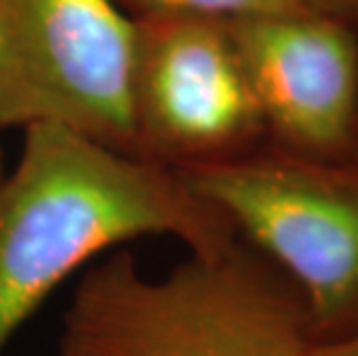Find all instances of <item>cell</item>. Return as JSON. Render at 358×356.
<instances>
[{"mask_svg": "<svg viewBox=\"0 0 358 356\" xmlns=\"http://www.w3.org/2000/svg\"><path fill=\"white\" fill-rule=\"evenodd\" d=\"M21 132L19 162L0 183V354L63 280L106 250L159 234L192 255L238 241L171 166L56 123Z\"/></svg>", "mask_w": 358, "mask_h": 356, "instance_id": "cell-1", "label": "cell"}, {"mask_svg": "<svg viewBox=\"0 0 358 356\" xmlns=\"http://www.w3.org/2000/svg\"><path fill=\"white\" fill-rule=\"evenodd\" d=\"M266 143L312 160L358 157V28L342 12L229 19Z\"/></svg>", "mask_w": 358, "mask_h": 356, "instance_id": "cell-6", "label": "cell"}, {"mask_svg": "<svg viewBox=\"0 0 358 356\" xmlns=\"http://www.w3.org/2000/svg\"><path fill=\"white\" fill-rule=\"evenodd\" d=\"M308 303L315 343L358 333V157L312 160L262 143L176 169Z\"/></svg>", "mask_w": 358, "mask_h": 356, "instance_id": "cell-3", "label": "cell"}, {"mask_svg": "<svg viewBox=\"0 0 358 356\" xmlns=\"http://www.w3.org/2000/svg\"><path fill=\"white\" fill-rule=\"evenodd\" d=\"M308 356H358V333L331 343H312Z\"/></svg>", "mask_w": 358, "mask_h": 356, "instance_id": "cell-8", "label": "cell"}, {"mask_svg": "<svg viewBox=\"0 0 358 356\" xmlns=\"http://www.w3.org/2000/svg\"><path fill=\"white\" fill-rule=\"evenodd\" d=\"M129 17L141 14H199L215 19H243L285 12H342L349 14L352 0H116Z\"/></svg>", "mask_w": 358, "mask_h": 356, "instance_id": "cell-7", "label": "cell"}, {"mask_svg": "<svg viewBox=\"0 0 358 356\" xmlns=\"http://www.w3.org/2000/svg\"><path fill=\"white\" fill-rule=\"evenodd\" d=\"M312 343L301 290L238 238L162 280L143 276L127 250L93 264L63 315L56 356H308Z\"/></svg>", "mask_w": 358, "mask_h": 356, "instance_id": "cell-2", "label": "cell"}, {"mask_svg": "<svg viewBox=\"0 0 358 356\" xmlns=\"http://www.w3.org/2000/svg\"><path fill=\"white\" fill-rule=\"evenodd\" d=\"M3 49H5V37H3V17H0V63H3Z\"/></svg>", "mask_w": 358, "mask_h": 356, "instance_id": "cell-10", "label": "cell"}, {"mask_svg": "<svg viewBox=\"0 0 358 356\" xmlns=\"http://www.w3.org/2000/svg\"><path fill=\"white\" fill-rule=\"evenodd\" d=\"M349 17H352V21L358 28V0H352V10H349Z\"/></svg>", "mask_w": 358, "mask_h": 356, "instance_id": "cell-9", "label": "cell"}, {"mask_svg": "<svg viewBox=\"0 0 358 356\" xmlns=\"http://www.w3.org/2000/svg\"><path fill=\"white\" fill-rule=\"evenodd\" d=\"M0 132L33 123L136 155L134 19L116 0H0Z\"/></svg>", "mask_w": 358, "mask_h": 356, "instance_id": "cell-4", "label": "cell"}, {"mask_svg": "<svg viewBox=\"0 0 358 356\" xmlns=\"http://www.w3.org/2000/svg\"><path fill=\"white\" fill-rule=\"evenodd\" d=\"M5 178V164H3V148H0V183Z\"/></svg>", "mask_w": 358, "mask_h": 356, "instance_id": "cell-11", "label": "cell"}, {"mask_svg": "<svg viewBox=\"0 0 358 356\" xmlns=\"http://www.w3.org/2000/svg\"><path fill=\"white\" fill-rule=\"evenodd\" d=\"M132 19L136 157L185 169L266 143L264 118L229 21L199 14Z\"/></svg>", "mask_w": 358, "mask_h": 356, "instance_id": "cell-5", "label": "cell"}]
</instances>
